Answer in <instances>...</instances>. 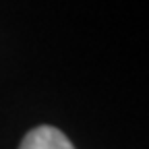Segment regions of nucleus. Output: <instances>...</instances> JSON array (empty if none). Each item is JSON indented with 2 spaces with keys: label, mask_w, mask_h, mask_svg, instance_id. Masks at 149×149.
Listing matches in <instances>:
<instances>
[{
  "label": "nucleus",
  "mask_w": 149,
  "mask_h": 149,
  "mask_svg": "<svg viewBox=\"0 0 149 149\" xmlns=\"http://www.w3.org/2000/svg\"><path fill=\"white\" fill-rule=\"evenodd\" d=\"M19 149H74V145L66 139L62 130L44 124L29 130Z\"/></svg>",
  "instance_id": "1"
}]
</instances>
